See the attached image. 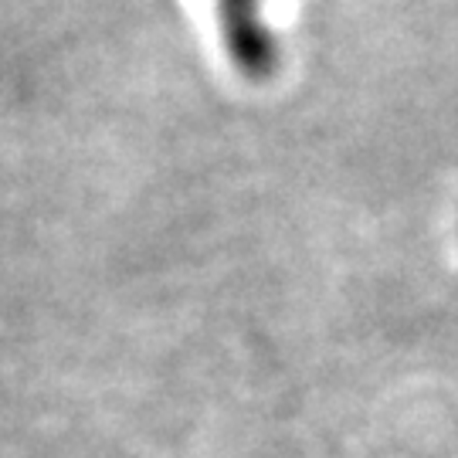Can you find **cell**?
Wrapping results in <instances>:
<instances>
[{
    "instance_id": "1",
    "label": "cell",
    "mask_w": 458,
    "mask_h": 458,
    "mask_svg": "<svg viewBox=\"0 0 458 458\" xmlns=\"http://www.w3.org/2000/svg\"><path fill=\"white\" fill-rule=\"evenodd\" d=\"M262 4L265 0H217L225 48L248 79H268L278 65V45L265 24Z\"/></svg>"
}]
</instances>
